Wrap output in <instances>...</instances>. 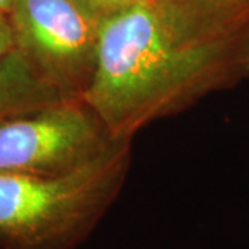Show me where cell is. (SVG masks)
<instances>
[{"label": "cell", "mask_w": 249, "mask_h": 249, "mask_svg": "<svg viewBox=\"0 0 249 249\" xmlns=\"http://www.w3.org/2000/svg\"><path fill=\"white\" fill-rule=\"evenodd\" d=\"M249 79V21L190 0H144L101 22L82 100L115 140Z\"/></svg>", "instance_id": "cell-1"}, {"label": "cell", "mask_w": 249, "mask_h": 249, "mask_svg": "<svg viewBox=\"0 0 249 249\" xmlns=\"http://www.w3.org/2000/svg\"><path fill=\"white\" fill-rule=\"evenodd\" d=\"M132 142L55 178L0 175V249H78L119 198Z\"/></svg>", "instance_id": "cell-2"}, {"label": "cell", "mask_w": 249, "mask_h": 249, "mask_svg": "<svg viewBox=\"0 0 249 249\" xmlns=\"http://www.w3.org/2000/svg\"><path fill=\"white\" fill-rule=\"evenodd\" d=\"M116 142L82 98H67L0 121V175H70Z\"/></svg>", "instance_id": "cell-3"}, {"label": "cell", "mask_w": 249, "mask_h": 249, "mask_svg": "<svg viewBox=\"0 0 249 249\" xmlns=\"http://www.w3.org/2000/svg\"><path fill=\"white\" fill-rule=\"evenodd\" d=\"M17 49L67 98H82L94 78L101 22L75 0H16Z\"/></svg>", "instance_id": "cell-4"}, {"label": "cell", "mask_w": 249, "mask_h": 249, "mask_svg": "<svg viewBox=\"0 0 249 249\" xmlns=\"http://www.w3.org/2000/svg\"><path fill=\"white\" fill-rule=\"evenodd\" d=\"M67 100L42 79L16 49L0 61V121Z\"/></svg>", "instance_id": "cell-5"}, {"label": "cell", "mask_w": 249, "mask_h": 249, "mask_svg": "<svg viewBox=\"0 0 249 249\" xmlns=\"http://www.w3.org/2000/svg\"><path fill=\"white\" fill-rule=\"evenodd\" d=\"M75 1L79 3L83 9L88 10L90 14H93L100 21H104L124 10L142 3L144 0H75Z\"/></svg>", "instance_id": "cell-6"}, {"label": "cell", "mask_w": 249, "mask_h": 249, "mask_svg": "<svg viewBox=\"0 0 249 249\" xmlns=\"http://www.w3.org/2000/svg\"><path fill=\"white\" fill-rule=\"evenodd\" d=\"M224 17L249 21V0H190Z\"/></svg>", "instance_id": "cell-7"}, {"label": "cell", "mask_w": 249, "mask_h": 249, "mask_svg": "<svg viewBox=\"0 0 249 249\" xmlns=\"http://www.w3.org/2000/svg\"><path fill=\"white\" fill-rule=\"evenodd\" d=\"M17 49L16 32L10 14L0 13V61Z\"/></svg>", "instance_id": "cell-8"}, {"label": "cell", "mask_w": 249, "mask_h": 249, "mask_svg": "<svg viewBox=\"0 0 249 249\" xmlns=\"http://www.w3.org/2000/svg\"><path fill=\"white\" fill-rule=\"evenodd\" d=\"M14 4H16V0H0V13L11 14Z\"/></svg>", "instance_id": "cell-9"}]
</instances>
